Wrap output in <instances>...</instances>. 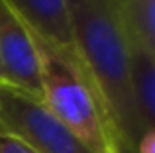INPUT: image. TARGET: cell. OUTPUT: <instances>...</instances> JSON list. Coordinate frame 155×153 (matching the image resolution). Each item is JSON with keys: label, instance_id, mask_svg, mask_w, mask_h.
Returning a JSON list of instances; mask_svg holds the SVG:
<instances>
[{"label": "cell", "instance_id": "cell-1", "mask_svg": "<svg viewBox=\"0 0 155 153\" xmlns=\"http://www.w3.org/2000/svg\"><path fill=\"white\" fill-rule=\"evenodd\" d=\"M79 61L98 92L114 142L130 153L149 128L134 104L128 76V41L120 28L114 0H67Z\"/></svg>", "mask_w": 155, "mask_h": 153}, {"label": "cell", "instance_id": "cell-2", "mask_svg": "<svg viewBox=\"0 0 155 153\" xmlns=\"http://www.w3.org/2000/svg\"><path fill=\"white\" fill-rule=\"evenodd\" d=\"M31 35L39 53L41 102L91 153H104L114 138L98 92L79 55H67Z\"/></svg>", "mask_w": 155, "mask_h": 153}, {"label": "cell", "instance_id": "cell-3", "mask_svg": "<svg viewBox=\"0 0 155 153\" xmlns=\"http://www.w3.org/2000/svg\"><path fill=\"white\" fill-rule=\"evenodd\" d=\"M0 135L35 153H91L38 98L0 86Z\"/></svg>", "mask_w": 155, "mask_h": 153}, {"label": "cell", "instance_id": "cell-4", "mask_svg": "<svg viewBox=\"0 0 155 153\" xmlns=\"http://www.w3.org/2000/svg\"><path fill=\"white\" fill-rule=\"evenodd\" d=\"M0 71L6 86L41 100L35 39L6 0H0Z\"/></svg>", "mask_w": 155, "mask_h": 153}, {"label": "cell", "instance_id": "cell-5", "mask_svg": "<svg viewBox=\"0 0 155 153\" xmlns=\"http://www.w3.org/2000/svg\"><path fill=\"white\" fill-rule=\"evenodd\" d=\"M31 34L55 49L77 55L67 0H6Z\"/></svg>", "mask_w": 155, "mask_h": 153}, {"label": "cell", "instance_id": "cell-6", "mask_svg": "<svg viewBox=\"0 0 155 153\" xmlns=\"http://www.w3.org/2000/svg\"><path fill=\"white\" fill-rule=\"evenodd\" d=\"M128 76L141 122L145 128H155V53L128 45Z\"/></svg>", "mask_w": 155, "mask_h": 153}, {"label": "cell", "instance_id": "cell-7", "mask_svg": "<svg viewBox=\"0 0 155 153\" xmlns=\"http://www.w3.org/2000/svg\"><path fill=\"white\" fill-rule=\"evenodd\" d=\"M114 10L128 45L155 53V0H114Z\"/></svg>", "mask_w": 155, "mask_h": 153}, {"label": "cell", "instance_id": "cell-8", "mask_svg": "<svg viewBox=\"0 0 155 153\" xmlns=\"http://www.w3.org/2000/svg\"><path fill=\"white\" fill-rule=\"evenodd\" d=\"M0 153H35L24 143L16 142V139L8 138V135H0Z\"/></svg>", "mask_w": 155, "mask_h": 153}, {"label": "cell", "instance_id": "cell-9", "mask_svg": "<svg viewBox=\"0 0 155 153\" xmlns=\"http://www.w3.org/2000/svg\"><path fill=\"white\" fill-rule=\"evenodd\" d=\"M134 153H155V128H149L143 132Z\"/></svg>", "mask_w": 155, "mask_h": 153}, {"label": "cell", "instance_id": "cell-10", "mask_svg": "<svg viewBox=\"0 0 155 153\" xmlns=\"http://www.w3.org/2000/svg\"><path fill=\"white\" fill-rule=\"evenodd\" d=\"M104 153H118V149H116V142H114V139L108 143V147H106V151H104Z\"/></svg>", "mask_w": 155, "mask_h": 153}, {"label": "cell", "instance_id": "cell-11", "mask_svg": "<svg viewBox=\"0 0 155 153\" xmlns=\"http://www.w3.org/2000/svg\"><path fill=\"white\" fill-rule=\"evenodd\" d=\"M116 149H118V153H130L128 149H124V147H120V145H118V143H116Z\"/></svg>", "mask_w": 155, "mask_h": 153}, {"label": "cell", "instance_id": "cell-12", "mask_svg": "<svg viewBox=\"0 0 155 153\" xmlns=\"http://www.w3.org/2000/svg\"><path fill=\"white\" fill-rule=\"evenodd\" d=\"M4 84V80H2V71H0V86Z\"/></svg>", "mask_w": 155, "mask_h": 153}]
</instances>
